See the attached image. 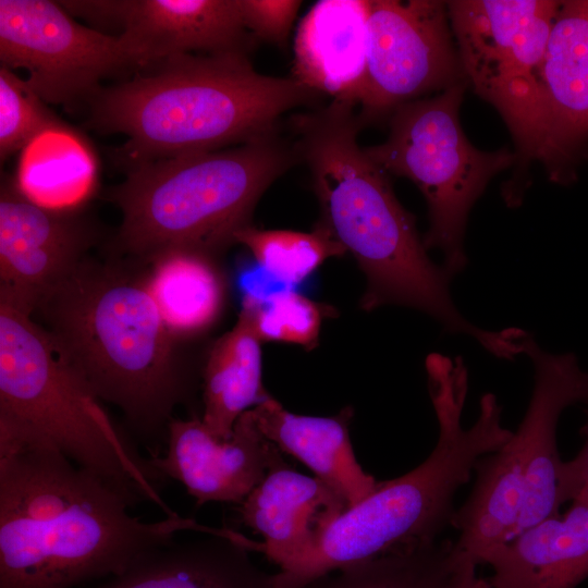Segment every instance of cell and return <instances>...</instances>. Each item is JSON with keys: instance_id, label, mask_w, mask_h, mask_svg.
Here are the masks:
<instances>
[{"instance_id": "1", "label": "cell", "mask_w": 588, "mask_h": 588, "mask_svg": "<svg viewBox=\"0 0 588 588\" xmlns=\"http://www.w3.org/2000/svg\"><path fill=\"white\" fill-rule=\"evenodd\" d=\"M48 438L0 416V588H74L114 577L181 531L231 530L179 514L143 522Z\"/></svg>"}, {"instance_id": "2", "label": "cell", "mask_w": 588, "mask_h": 588, "mask_svg": "<svg viewBox=\"0 0 588 588\" xmlns=\"http://www.w3.org/2000/svg\"><path fill=\"white\" fill-rule=\"evenodd\" d=\"M356 106L332 100L293 115L290 126L298 159L311 175L320 224L356 259L367 280L362 307L397 304L421 310L453 334L475 339L502 359L516 353L513 328L485 330L456 308L452 277L428 256L415 218L397 200L389 175L358 145Z\"/></svg>"}, {"instance_id": "3", "label": "cell", "mask_w": 588, "mask_h": 588, "mask_svg": "<svg viewBox=\"0 0 588 588\" xmlns=\"http://www.w3.org/2000/svg\"><path fill=\"white\" fill-rule=\"evenodd\" d=\"M140 267L115 257H87L33 315L90 393L117 406L142 439L162 436L166 441L191 380Z\"/></svg>"}, {"instance_id": "4", "label": "cell", "mask_w": 588, "mask_h": 588, "mask_svg": "<svg viewBox=\"0 0 588 588\" xmlns=\"http://www.w3.org/2000/svg\"><path fill=\"white\" fill-rule=\"evenodd\" d=\"M316 95L292 77L258 73L247 53H189L102 87L87 102L86 123L127 137L113 155L128 169L273 134L283 113Z\"/></svg>"}, {"instance_id": "5", "label": "cell", "mask_w": 588, "mask_h": 588, "mask_svg": "<svg viewBox=\"0 0 588 588\" xmlns=\"http://www.w3.org/2000/svg\"><path fill=\"white\" fill-rule=\"evenodd\" d=\"M426 370L439 422L429 457L399 478L378 482L369 495L345 510L305 555L273 574L277 588H301L346 566L437 540L456 511L455 492L468 481L478 460L509 440L512 431L502 427V409L492 393L481 397L476 422L463 427L468 377L462 357L432 353Z\"/></svg>"}, {"instance_id": "6", "label": "cell", "mask_w": 588, "mask_h": 588, "mask_svg": "<svg viewBox=\"0 0 588 588\" xmlns=\"http://www.w3.org/2000/svg\"><path fill=\"white\" fill-rule=\"evenodd\" d=\"M277 132L245 144L146 161L125 170L107 194L122 220L113 257L148 265L187 249L216 258L250 225L266 189L298 161Z\"/></svg>"}, {"instance_id": "7", "label": "cell", "mask_w": 588, "mask_h": 588, "mask_svg": "<svg viewBox=\"0 0 588 588\" xmlns=\"http://www.w3.org/2000/svg\"><path fill=\"white\" fill-rule=\"evenodd\" d=\"M0 416L44 434L131 507L149 502L166 516L176 514L161 495L164 478L59 357L44 328L4 303H0Z\"/></svg>"}, {"instance_id": "8", "label": "cell", "mask_w": 588, "mask_h": 588, "mask_svg": "<svg viewBox=\"0 0 588 588\" xmlns=\"http://www.w3.org/2000/svg\"><path fill=\"white\" fill-rule=\"evenodd\" d=\"M523 354L535 369L527 412L499 450L478 460L470 495L451 522L460 531L456 546L477 564L523 530L559 516L556 425L565 407L588 397V373L574 354L548 353L529 333Z\"/></svg>"}, {"instance_id": "9", "label": "cell", "mask_w": 588, "mask_h": 588, "mask_svg": "<svg viewBox=\"0 0 588 588\" xmlns=\"http://www.w3.org/2000/svg\"><path fill=\"white\" fill-rule=\"evenodd\" d=\"M465 87L466 82L457 83L397 107L387 139L364 148L388 175L406 177L420 189L430 221L425 247L442 252L451 277L467 264L463 243L473 205L517 159L509 149L483 151L468 142L458 118Z\"/></svg>"}, {"instance_id": "10", "label": "cell", "mask_w": 588, "mask_h": 588, "mask_svg": "<svg viewBox=\"0 0 588 588\" xmlns=\"http://www.w3.org/2000/svg\"><path fill=\"white\" fill-rule=\"evenodd\" d=\"M561 1H446L467 83L501 113L527 158L537 79Z\"/></svg>"}, {"instance_id": "11", "label": "cell", "mask_w": 588, "mask_h": 588, "mask_svg": "<svg viewBox=\"0 0 588 588\" xmlns=\"http://www.w3.org/2000/svg\"><path fill=\"white\" fill-rule=\"evenodd\" d=\"M0 61L26 70L38 96L59 105L88 102L102 81L142 70L120 36L79 24L49 0H0Z\"/></svg>"}, {"instance_id": "12", "label": "cell", "mask_w": 588, "mask_h": 588, "mask_svg": "<svg viewBox=\"0 0 588 588\" xmlns=\"http://www.w3.org/2000/svg\"><path fill=\"white\" fill-rule=\"evenodd\" d=\"M462 82L446 1L370 0L360 127Z\"/></svg>"}, {"instance_id": "13", "label": "cell", "mask_w": 588, "mask_h": 588, "mask_svg": "<svg viewBox=\"0 0 588 588\" xmlns=\"http://www.w3.org/2000/svg\"><path fill=\"white\" fill-rule=\"evenodd\" d=\"M100 232L83 210L56 212L22 196L11 176L0 188V303L33 315L40 301L88 257Z\"/></svg>"}, {"instance_id": "14", "label": "cell", "mask_w": 588, "mask_h": 588, "mask_svg": "<svg viewBox=\"0 0 588 588\" xmlns=\"http://www.w3.org/2000/svg\"><path fill=\"white\" fill-rule=\"evenodd\" d=\"M71 14L98 26H117L143 69L166 59L247 53L254 38L236 0H88L60 1Z\"/></svg>"}, {"instance_id": "15", "label": "cell", "mask_w": 588, "mask_h": 588, "mask_svg": "<svg viewBox=\"0 0 588 588\" xmlns=\"http://www.w3.org/2000/svg\"><path fill=\"white\" fill-rule=\"evenodd\" d=\"M587 144L588 0L561 1L538 74L527 159L561 182Z\"/></svg>"}, {"instance_id": "16", "label": "cell", "mask_w": 588, "mask_h": 588, "mask_svg": "<svg viewBox=\"0 0 588 588\" xmlns=\"http://www.w3.org/2000/svg\"><path fill=\"white\" fill-rule=\"evenodd\" d=\"M166 450L149 461L164 478L181 482L198 506L241 504L266 477L281 450L259 430L252 408L236 420L226 440L215 437L201 417L172 418Z\"/></svg>"}, {"instance_id": "17", "label": "cell", "mask_w": 588, "mask_h": 588, "mask_svg": "<svg viewBox=\"0 0 588 588\" xmlns=\"http://www.w3.org/2000/svg\"><path fill=\"white\" fill-rule=\"evenodd\" d=\"M348 507L328 483L295 471L281 455L238 505V514L264 538L261 553L281 569L305 555Z\"/></svg>"}, {"instance_id": "18", "label": "cell", "mask_w": 588, "mask_h": 588, "mask_svg": "<svg viewBox=\"0 0 588 588\" xmlns=\"http://www.w3.org/2000/svg\"><path fill=\"white\" fill-rule=\"evenodd\" d=\"M370 0H320L301 21L292 78L333 100L359 103L367 72Z\"/></svg>"}, {"instance_id": "19", "label": "cell", "mask_w": 588, "mask_h": 588, "mask_svg": "<svg viewBox=\"0 0 588 588\" xmlns=\"http://www.w3.org/2000/svg\"><path fill=\"white\" fill-rule=\"evenodd\" d=\"M493 588H576L588 578V493L563 517L544 519L493 549Z\"/></svg>"}, {"instance_id": "20", "label": "cell", "mask_w": 588, "mask_h": 588, "mask_svg": "<svg viewBox=\"0 0 588 588\" xmlns=\"http://www.w3.org/2000/svg\"><path fill=\"white\" fill-rule=\"evenodd\" d=\"M242 542L219 535L171 543L96 588H277Z\"/></svg>"}, {"instance_id": "21", "label": "cell", "mask_w": 588, "mask_h": 588, "mask_svg": "<svg viewBox=\"0 0 588 588\" xmlns=\"http://www.w3.org/2000/svg\"><path fill=\"white\" fill-rule=\"evenodd\" d=\"M252 412L269 441L304 463L317 478L340 493L350 507L376 489L378 482L363 470L351 444V408L333 417L297 415L270 396Z\"/></svg>"}, {"instance_id": "22", "label": "cell", "mask_w": 588, "mask_h": 588, "mask_svg": "<svg viewBox=\"0 0 588 588\" xmlns=\"http://www.w3.org/2000/svg\"><path fill=\"white\" fill-rule=\"evenodd\" d=\"M99 171L89 139L59 119L22 148L10 176L33 204L56 212H77L95 196Z\"/></svg>"}, {"instance_id": "23", "label": "cell", "mask_w": 588, "mask_h": 588, "mask_svg": "<svg viewBox=\"0 0 588 588\" xmlns=\"http://www.w3.org/2000/svg\"><path fill=\"white\" fill-rule=\"evenodd\" d=\"M144 267L148 292L176 340L199 334L218 319L225 283L213 257L174 249Z\"/></svg>"}, {"instance_id": "24", "label": "cell", "mask_w": 588, "mask_h": 588, "mask_svg": "<svg viewBox=\"0 0 588 588\" xmlns=\"http://www.w3.org/2000/svg\"><path fill=\"white\" fill-rule=\"evenodd\" d=\"M269 397L261 381L260 340L240 313L235 326L216 341L207 357L201 420L215 437L226 440L238 417Z\"/></svg>"}, {"instance_id": "25", "label": "cell", "mask_w": 588, "mask_h": 588, "mask_svg": "<svg viewBox=\"0 0 588 588\" xmlns=\"http://www.w3.org/2000/svg\"><path fill=\"white\" fill-rule=\"evenodd\" d=\"M469 558L455 541L433 540L346 566L301 588H452Z\"/></svg>"}, {"instance_id": "26", "label": "cell", "mask_w": 588, "mask_h": 588, "mask_svg": "<svg viewBox=\"0 0 588 588\" xmlns=\"http://www.w3.org/2000/svg\"><path fill=\"white\" fill-rule=\"evenodd\" d=\"M235 243L247 247L262 270L289 287L306 279L326 259L346 253L320 223L309 233L262 230L250 224L236 233Z\"/></svg>"}, {"instance_id": "27", "label": "cell", "mask_w": 588, "mask_h": 588, "mask_svg": "<svg viewBox=\"0 0 588 588\" xmlns=\"http://www.w3.org/2000/svg\"><path fill=\"white\" fill-rule=\"evenodd\" d=\"M243 313L261 341H282L311 348L318 340L322 311L291 289L264 298L244 297Z\"/></svg>"}, {"instance_id": "28", "label": "cell", "mask_w": 588, "mask_h": 588, "mask_svg": "<svg viewBox=\"0 0 588 588\" xmlns=\"http://www.w3.org/2000/svg\"><path fill=\"white\" fill-rule=\"evenodd\" d=\"M59 118L12 70L0 65V158L1 162L22 148Z\"/></svg>"}, {"instance_id": "29", "label": "cell", "mask_w": 588, "mask_h": 588, "mask_svg": "<svg viewBox=\"0 0 588 588\" xmlns=\"http://www.w3.org/2000/svg\"><path fill=\"white\" fill-rule=\"evenodd\" d=\"M242 21L256 38L282 46L302 5L298 0H236Z\"/></svg>"}, {"instance_id": "30", "label": "cell", "mask_w": 588, "mask_h": 588, "mask_svg": "<svg viewBox=\"0 0 588 588\" xmlns=\"http://www.w3.org/2000/svg\"><path fill=\"white\" fill-rule=\"evenodd\" d=\"M585 402L588 404V397ZM581 432L586 437L584 448L574 460L562 463L559 480L561 504L573 500L579 493H588V420Z\"/></svg>"}, {"instance_id": "31", "label": "cell", "mask_w": 588, "mask_h": 588, "mask_svg": "<svg viewBox=\"0 0 588 588\" xmlns=\"http://www.w3.org/2000/svg\"><path fill=\"white\" fill-rule=\"evenodd\" d=\"M477 563L469 558L464 564L452 588H493L489 579L478 577Z\"/></svg>"}]
</instances>
